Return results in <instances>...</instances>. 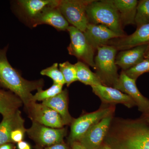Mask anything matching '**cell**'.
<instances>
[{
    "label": "cell",
    "instance_id": "obj_1",
    "mask_svg": "<svg viewBox=\"0 0 149 149\" xmlns=\"http://www.w3.org/2000/svg\"><path fill=\"white\" fill-rule=\"evenodd\" d=\"M8 45L0 49V87L8 89L18 96L24 108L33 101L32 91L42 89V79L30 81L24 79L19 72L11 66L7 57Z\"/></svg>",
    "mask_w": 149,
    "mask_h": 149
},
{
    "label": "cell",
    "instance_id": "obj_2",
    "mask_svg": "<svg viewBox=\"0 0 149 149\" xmlns=\"http://www.w3.org/2000/svg\"><path fill=\"white\" fill-rule=\"evenodd\" d=\"M112 138V149H149V124L144 119L130 121Z\"/></svg>",
    "mask_w": 149,
    "mask_h": 149
},
{
    "label": "cell",
    "instance_id": "obj_3",
    "mask_svg": "<svg viewBox=\"0 0 149 149\" xmlns=\"http://www.w3.org/2000/svg\"><path fill=\"white\" fill-rule=\"evenodd\" d=\"M86 14L89 23L104 25L121 37L126 35L118 11L111 0H92L87 6Z\"/></svg>",
    "mask_w": 149,
    "mask_h": 149
},
{
    "label": "cell",
    "instance_id": "obj_4",
    "mask_svg": "<svg viewBox=\"0 0 149 149\" xmlns=\"http://www.w3.org/2000/svg\"><path fill=\"white\" fill-rule=\"evenodd\" d=\"M97 53L95 57L96 74L102 85L113 88L118 80L116 58L117 50L113 46L107 45L97 49Z\"/></svg>",
    "mask_w": 149,
    "mask_h": 149
},
{
    "label": "cell",
    "instance_id": "obj_5",
    "mask_svg": "<svg viewBox=\"0 0 149 149\" xmlns=\"http://www.w3.org/2000/svg\"><path fill=\"white\" fill-rule=\"evenodd\" d=\"M59 2L60 0H18L14 2L13 8L20 20L32 27L41 14L48 8L58 6Z\"/></svg>",
    "mask_w": 149,
    "mask_h": 149
},
{
    "label": "cell",
    "instance_id": "obj_6",
    "mask_svg": "<svg viewBox=\"0 0 149 149\" xmlns=\"http://www.w3.org/2000/svg\"><path fill=\"white\" fill-rule=\"evenodd\" d=\"M92 0H60L58 8L69 24L84 32L89 24L86 8Z\"/></svg>",
    "mask_w": 149,
    "mask_h": 149
},
{
    "label": "cell",
    "instance_id": "obj_7",
    "mask_svg": "<svg viewBox=\"0 0 149 149\" xmlns=\"http://www.w3.org/2000/svg\"><path fill=\"white\" fill-rule=\"evenodd\" d=\"M67 31L70 39L67 48L68 53L95 69L94 55L95 50L88 42L84 33L71 25H70Z\"/></svg>",
    "mask_w": 149,
    "mask_h": 149
},
{
    "label": "cell",
    "instance_id": "obj_8",
    "mask_svg": "<svg viewBox=\"0 0 149 149\" xmlns=\"http://www.w3.org/2000/svg\"><path fill=\"white\" fill-rule=\"evenodd\" d=\"M32 123L31 127L27 129L26 133L37 145L45 148L63 142L66 128H51L37 122Z\"/></svg>",
    "mask_w": 149,
    "mask_h": 149
},
{
    "label": "cell",
    "instance_id": "obj_9",
    "mask_svg": "<svg viewBox=\"0 0 149 149\" xmlns=\"http://www.w3.org/2000/svg\"><path fill=\"white\" fill-rule=\"evenodd\" d=\"M24 108L32 122L55 128H62L64 125L57 112L42 103L32 102Z\"/></svg>",
    "mask_w": 149,
    "mask_h": 149
},
{
    "label": "cell",
    "instance_id": "obj_10",
    "mask_svg": "<svg viewBox=\"0 0 149 149\" xmlns=\"http://www.w3.org/2000/svg\"><path fill=\"white\" fill-rule=\"evenodd\" d=\"M111 110L106 108L82 116L74 119L71 125L69 141L71 143L78 141L89 129L104 118L110 115Z\"/></svg>",
    "mask_w": 149,
    "mask_h": 149
},
{
    "label": "cell",
    "instance_id": "obj_11",
    "mask_svg": "<svg viewBox=\"0 0 149 149\" xmlns=\"http://www.w3.org/2000/svg\"><path fill=\"white\" fill-rule=\"evenodd\" d=\"M136 81L127 76L123 70L113 88L129 96L135 102L139 110L144 115L148 114L149 100L139 91L136 85Z\"/></svg>",
    "mask_w": 149,
    "mask_h": 149
},
{
    "label": "cell",
    "instance_id": "obj_12",
    "mask_svg": "<svg viewBox=\"0 0 149 149\" xmlns=\"http://www.w3.org/2000/svg\"><path fill=\"white\" fill-rule=\"evenodd\" d=\"M83 33L88 42L95 50L100 47L108 45L113 39L122 37L102 24L89 23Z\"/></svg>",
    "mask_w": 149,
    "mask_h": 149
},
{
    "label": "cell",
    "instance_id": "obj_13",
    "mask_svg": "<svg viewBox=\"0 0 149 149\" xmlns=\"http://www.w3.org/2000/svg\"><path fill=\"white\" fill-rule=\"evenodd\" d=\"M110 41V45L113 46L117 51L125 50L142 45H149V24L137 28L134 33L129 35Z\"/></svg>",
    "mask_w": 149,
    "mask_h": 149
},
{
    "label": "cell",
    "instance_id": "obj_14",
    "mask_svg": "<svg viewBox=\"0 0 149 149\" xmlns=\"http://www.w3.org/2000/svg\"><path fill=\"white\" fill-rule=\"evenodd\" d=\"M111 118L110 115L104 118L91 127L78 142L87 149H98L108 130Z\"/></svg>",
    "mask_w": 149,
    "mask_h": 149
},
{
    "label": "cell",
    "instance_id": "obj_15",
    "mask_svg": "<svg viewBox=\"0 0 149 149\" xmlns=\"http://www.w3.org/2000/svg\"><path fill=\"white\" fill-rule=\"evenodd\" d=\"M91 87L93 93L104 102L122 104L129 108L136 106L135 102L129 96L116 88L102 85Z\"/></svg>",
    "mask_w": 149,
    "mask_h": 149
},
{
    "label": "cell",
    "instance_id": "obj_16",
    "mask_svg": "<svg viewBox=\"0 0 149 149\" xmlns=\"http://www.w3.org/2000/svg\"><path fill=\"white\" fill-rule=\"evenodd\" d=\"M149 47L142 45L135 47L120 51L116 58V64L125 71L135 66L145 59V55Z\"/></svg>",
    "mask_w": 149,
    "mask_h": 149
},
{
    "label": "cell",
    "instance_id": "obj_17",
    "mask_svg": "<svg viewBox=\"0 0 149 149\" xmlns=\"http://www.w3.org/2000/svg\"><path fill=\"white\" fill-rule=\"evenodd\" d=\"M58 6L45 10L35 20L32 27L45 24L50 25L58 31H67L69 24L63 15Z\"/></svg>",
    "mask_w": 149,
    "mask_h": 149
},
{
    "label": "cell",
    "instance_id": "obj_18",
    "mask_svg": "<svg viewBox=\"0 0 149 149\" xmlns=\"http://www.w3.org/2000/svg\"><path fill=\"white\" fill-rule=\"evenodd\" d=\"M24 119L19 109L3 116L0 123V146L7 143H12L11 133L15 129L24 127Z\"/></svg>",
    "mask_w": 149,
    "mask_h": 149
},
{
    "label": "cell",
    "instance_id": "obj_19",
    "mask_svg": "<svg viewBox=\"0 0 149 149\" xmlns=\"http://www.w3.org/2000/svg\"><path fill=\"white\" fill-rule=\"evenodd\" d=\"M42 104L57 112L61 116L64 125L71 124L74 119L68 109V92L65 89L58 95L42 102Z\"/></svg>",
    "mask_w": 149,
    "mask_h": 149
},
{
    "label": "cell",
    "instance_id": "obj_20",
    "mask_svg": "<svg viewBox=\"0 0 149 149\" xmlns=\"http://www.w3.org/2000/svg\"><path fill=\"white\" fill-rule=\"evenodd\" d=\"M118 11L123 27L126 25H135L137 0H111Z\"/></svg>",
    "mask_w": 149,
    "mask_h": 149
},
{
    "label": "cell",
    "instance_id": "obj_21",
    "mask_svg": "<svg viewBox=\"0 0 149 149\" xmlns=\"http://www.w3.org/2000/svg\"><path fill=\"white\" fill-rule=\"evenodd\" d=\"M23 105L22 100L14 93L0 90V113L3 117L16 111Z\"/></svg>",
    "mask_w": 149,
    "mask_h": 149
},
{
    "label": "cell",
    "instance_id": "obj_22",
    "mask_svg": "<svg viewBox=\"0 0 149 149\" xmlns=\"http://www.w3.org/2000/svg\"><path fill=\"white\" fill-rule=\"evenodd\" d=\"M77 70V81L85 85L92 86L102 85L101 81L95 73H94L89 68L87 65L81 61L75 63Z\"/></svg>",
    "mask_w": 149,
    "mask_h": 149
},
{
    "label": "cell",
    "instance_id": "obj_23",
    "mask_svg": "<svg viewBox=\"0 0 149 149\" xmlns=\"http://www.w3.org/2000/svg\"><path fill=\"white\" fill-rule=\"evenodd\" d=\"M135 21L137 28L149 24V0L138 1Z\"/></svg>",
    "mask_w": 149,
    "mask_h": 149
},
{
    "label": "cell",
    "instance_id": "obj_24",
    "mask_svg": "<svg viewBox=\"0 0 149 149\" xmlns=\"http://www.w3.org/2000/svg\"><path fill=\"white\" fill-rule=\"evenodd\" d=\"M63 85L53 83L52 86L46 90L40 89L37 91L35 95H33L34 102L44 101L48 99L56 96L61 93L63 90Z\"/></svg>",
    "mask_w": 149,
    "mask_h": 149
},
{
    "label": "cell",
    "instance_id": "obj_25",
    "mask_svg": "<svg viewBox=\"0 0 149 149\" xmlns=\"http://www.w3.org/2000/svg\"><path fill=\"white\" fill-rule=\"evenodd\" d=\"M61 70L65 80V84L69 87L72 83L77 81V70L75 65L71 64L68 61H65L58 64Z\"/></svg>",
    "mask_w": 149,
    "mask_h": 149
},
{
    "label": "cell",
    "instance_id": "obj_26",
    "mask_svg": "<svg viewBox=\"0 0 149 149\" xmlns=\"http://www.w3.org/2000/svg\"><path fill=\"white\" fill-rule=\"evenodd\" d=\"M42 75L48 76L52 80L53 83L63 85L65 84V80L59 68L58 63H54L52 66L42 70L40 72Z\"/></svg>",
    "mask_w": 149,
    "mask_h": 149
},
{
    "label": "cell",
    "instance_id": "obj_27",
    "mask_svg": "<svg viewBox=\"0 0 149 149\" xmlns=\"http://www.w3.org/2000/svg\"><path fill=\"white\" fill-rule=\"evenodd\" d=\"M124 71L128 77L136 80L142 74L149 72V59H145L135 66Z\"/></svg>",
    "mask_w": 149,
    "mask_h": 149
},
{
    "label": "cell",
    "instance_id": "obj_28",
    "mask_svg": "<svg viewBox=\"0 0 149 149\" xmlns=\"http://www.w3.org/2000/svg\"><path fill=\"white\" fill-rule=\"evenodd\" d=\"M26 129L24 127L15 129L12 131L10 135V139L12 143H18L23 141L24 135L26 133Z\"/></svg>",
    "mask_w": 149,
    "mask_h": 149
},
{
    "label": "cell",
    "instance_id": "obj_29",
    "mask_svg": "<svg viewBox=\"0 0 149 149\" xmlns=\"http://www.w3.org/2000/svg\"><path fill=\"white\" fill-rule=\"evenodd\" d=\"M44 149H68L66 145L63 142L55 144L50 146L45 147Z\"/></svg>",
    "mask_w": 149,
    "mask_h": 149
},
{
    "label": "cell",
    "instance_id": "obj_30",
    "mask_svg": "<svg viewBox=\"0 0 149 149\" xmlns=\"http://www.w3.org/2000/svg\"><path fill=\"white\" fill-rule=\"evenodd\" d=\"M18 149H31L30 145L26 141H22L17 143Z\"/></svg>",
    "mask_w": 149,
    "mask_h": 149
},
{
    "label": "cell",
    "instance_id": "obj_31",
    "mask_svg": "<svg viewBox=\"0 0 149 149\" xmlns=\"http://www.w3.org/2000/svg\"><path fill=\"white\" fill-rule=\"evenodd\" d=\"M72 144L71 149H88L83 146L78 141L73 142Z\"/></svg>",
    "mask_w": 149,
    "mask_h": 149
},
{
    "label": "cell",
    "instance_id": "obj_32",
    "mask_svg": "<svg viewBox=\"0 0 149 149\" xmlns=\"http://www.w3.org/2000/svg\"><path fill=\"white\" fill-rule=\"evenodd\" d=\"M15 148L13 143H7L0 146V149H15Z\"/></svg>",
    "mask_w": 149,
    "mask_h": 149
},
{
    "label": "cell",
    "instance_id": "obj_33",
    "mask_svg": "<svg viewBox=\"0 0 149 149\" xmlns=\"http://www.w3.org/2000/svg\"><path fill=\"white\" fill-rule=\"evenodd\" d=\"M144 120H146L149 124V113L144 115Z\"/></svg>",
    "mask_w": 149,
    "mask_h": 149
},
{
    "label": "cell",
    "instance_id": "obj_34",
    "mask_svg": "<svg viewBox=\"0 0 149 149\" xmlns=\"http://www.w3.org/2000/svg\"><path fill=\"white\" fill-rule=\"evenodd\" d=\"M100 149H112L111 147L107 145H104Z\"/></svg>",
    "mask_w": 149,
    "mask_h": 149
},
{
    "label": "cell",
    "instance_id": "obj_35",
    "mask_svg": "<svg viewBox=\"0 0 149 149\" xmlns=\"http://www.w3.org/2000/svg\"><path fill=\"white\" fill-rule=\"evenodd\" d=\"M145 59H149V47L145 54Z\"/></svg>",
    "mask_w": 149,
    "mask_h": 149
},
{
    "label": "cell",
    "instance_id": "obj_36",
    "mask_svg": "<svg viewBox=\"0 0 149 149\" xmlns=\"http://www.w3.org/2000/svg\"><path fill=\"white\" fill-rule=\"evenodd\" d=\"M35 148L36 149H43L42 147L40 146L37 145H36Z\"/></svg>",
    "mask_w": 149,
    "mask_h": 149
}]
</instances>
